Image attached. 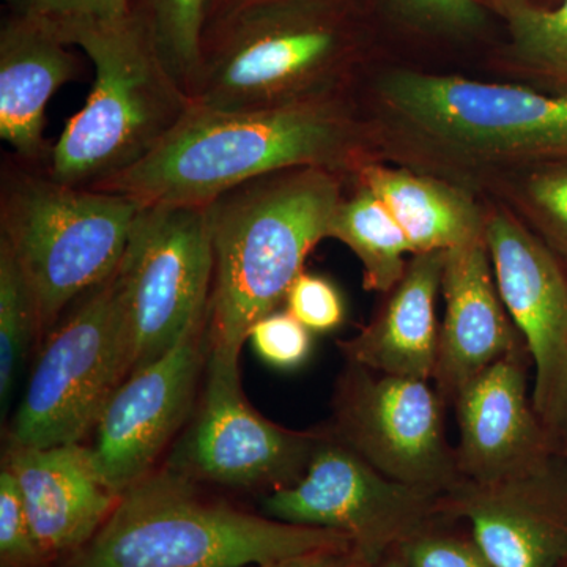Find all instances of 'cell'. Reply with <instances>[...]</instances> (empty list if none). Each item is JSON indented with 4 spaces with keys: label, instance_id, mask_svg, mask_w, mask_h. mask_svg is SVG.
<instances>
[{
    "label": "cell",
    "instance_id": "obj_1",
    "mask_svg": "<svg viewBox=\"0 0 567 567\" xmlns=\"http://www.w3.org/2000/svg\"><path fill=\"white\" fill-rule=\"evenodd\" d=\"M363 126L342 95L248 111L192 106L132 169L93 186L141 205H208L254 178L301 167L360 169Z\"/></svg>",
    "mask_w": 567,
    "mask_h": 567
},
{
    "label": "cell",
    "instance_id": "obj_2",
    "mask_svg": "<svg viewBox=\"0 0 567 567\" xmlns=\"http://www.w3.org/2000/svg\"><path fill=\"white\" fill-rule=\"evenodd\" d=\"M342 174L301 167L254 178L208 204L213 279L207 347L240 357L254 324L286 301L306 257L328 238Z\"/></svg>",
    "mask_w": 567,
    "mask_h": 567
},
{
    "label": "cell",
    "instance_id": "obj_3",
    "mask_svg": "<svg viewBox=\"0 0 567 567\" xmlns=\"http://www.w3.org/2000/svg\"><path fill=\"white\" fill-rule=\"evenodd\" d=\"M324 548L353 544L210 502L166 466L128 488L91 543L54 567H262Z\"/></svg>",
    "mask_w": 567,
    "mask_h": 567
},
{
    "label": "cell",
    "instance_id": "obj_4",
    "mask_svg": "<svg viewBox=\"0 0 567 567\" xmlns=\"http://www.w3.org/2000/svg\"><path fill=\"white\" fill-rule=\"evenodd\" d=\"M141 207L123 194L58 182L48 163L3 156L0 245L31 290L39 336L117 271Z\"/></svg>",
    "mask_w": 567,
    "mask_h": 567
},
{
    "label": "cell",
    "instance_id": "obj_5",
    "mask_svg": "<svg viewBox=\"0 0 567 567\" xmlns=\"http://www.w3.org/2000/svg\"><path fill=\"white\" fill-rule=\"evenodd\" d=\"M54 33L87 54L95 82L52 147L48 171L65 185L93 188L156 151L181 125L193 100L133 14Z\"/></svg>",
    "mask_w": 567,
    "mask_h": 567
},
{
    "label": "cell",
    "instance_id": "obj_6",
    "mask_svg": "<svg viewBox=\"0 0 567 567\" xmlns=\"http://www.w3.org/2000/svg\"><path fill=\"white\" fill-rule=\"evenodd\" d=\"M353 54L346 0L245 11L205 33L193 104L248 111L342 95Z\"/></svg>",
    "mask_w": 567,
    "mask_h": 567
},
{
    "label": "cell",
    "instance_id": "obj_7",
    "mask_svg": "<svg viewBox=\"0 0 567 567\" xmlns=\"http://www.w3.org/2000/svg\"><path fill=\"white\" fill-rule=\"evenodd\" d=\"M380 95L435 147L486 162L567 164V95L417 71L390 74Z\"/></svg>",
    "mask_w": 567,
    "mask_h": 567
},
{
    "label": "cell",
    "instance_id": "obj_8",
    "mask_svg": "<svg viewBox=\"0 0 567 567\" xmlns=\"http://www.w3.org/2000/svg\"><path fill=\"white\" fill-rule=\"evenodd\" d=\"M212 279L208 205H142L115 271L128 333L130 375L207 322Z\"/></svg>",
    "mask_w": 567,
    "mask_h": 567
},
{
    "label": "cell",
    "instance_id": "obj_9",
    "mask_svg": "<svg viewBox=\"0 0 567 567\" xmlns=\"http://www.w3.org/2000/svg\"><path fill=\"white\" fill-rule=\"evenodd\" d=\"M128 375V333L114 274L51 330L11 424L9 445L81 443Z\"/></svg>",
    "mask_w": 567,
    "mask_h": 567
},
{
    "label": "cell",
    "instance_id": "obj_10",
    "mask_svg": "<svg viewBox=\"0 0 567 567\" xmlns=\"http://www.w3.org/2000/svg\"><path fill=\"white\" fill-rule=\"evenodd\" d=\"M267 517L333 529L365 565L399 550L443 522V495L398 483L323 431L305 475L264 498Z\"/></svg>",
    "mask_w": 567,
    "mask_h": 567
},
{
    "label": "cell",
    "instance_id": "obj_11",
    "mask_svg": "<svg viewBox=\"0 0 567 567\" xmlns=\"http://www.w3.org/2000/svg\"><path fill=\"white\" fill-rule=\"evenodd\" d=\"M443 406L445 399L427 380L380 374L347 361L328 432L391 480L445 495L462 476L456 447L446 440Z\"/></svg>",
    "mask_w": 567,
    "mask_h": 567
},
{
    "label": "cell",
    "instance_id": "obj_12",
    "mask_svg": "<svg viewBox=\"0 0 567 567\" xmlns=\"http://www.w3.org/2000/svg\"><path fill=\"white\" fill-rule=\"evenodd\" d=\"M238 361L207 347L203 399L167 468L194 483L270 492L293 486L323 431H290L260 415L246 399Z\"/></svg>",
    "mask_w": 567,
    "mask_h": 567
},
{
    "label": "cell",
    "instance_id": "obj_13",
    "mask_svg": "<svg viewBox=\"0 0 567 567\" xmlns=\"http://www.w3.org/2000/svg\"><path fill=\"white\" fill-rule=\"evenodd\" d=\"M496 286L536 368L533 406L567 456V278L546 241L514 216L486 218Z\"/></svg>",
    "mask_w": 567,
    "mask_h": 567
},
{
    "label": "cell",
    "instance_id": "obj_14",
    "mask_svg": "<svg viewBox=\"0 0 567 567\" xmlns=\"http://www.w3.org/2000/svg\"><path fill=\"white\" fill-rule=\"evenodd\" d=\"M207 361V322L166 354L123 380L93 427L89 457L115 496L151 475L193 409Z\"/></svg>",
    "mask_w": 567,
    "mask_h": 567
},
{
    "label": "cell",
    "instance_id": "obj_15",
    "mask_svg": "<svg viewBox=\"0 0 567 567\" xmlns=\"http://www.w3.org/2000/svg\"><path fill=\"white\" fill-rule=\"evenodd\" d=\"M443 511L468 525L495 567H557L567 555V456L494 483L461 480Z\"/></svg>",
    "mask_w": 567,
    "mask_h": 567
},
{
    "label": "cell",
    "instance_id": "obj_16",
    "mask_svg": "<svg viewBox=\"0 0 567 567\" xmlns=\"http://www.w3.org/2000/svg\"><path fill=\"white\" fill-rule=\"evenodd\" d=\"M527 354L522 349L496 361L454 399L462 480L494 483L537 468L559 454L528 399Z\"/></svg>",
    "mask_w": 567,
    "mask_h": 567
},
{
    "label": "cell",
    "instance_id": "obj_17",
    "mask_svg": "<svg viewBox=\"0 0 567 567\" xmlns=\"http://www.w3.org/2000/svg\"><path fill=\"white\" fill-rule=\"evenodd\" d=\"M2 466L20 488L33 535L52 567L91 543L118 502L81 443L9 445Z\"/></svg>",
    "mask_w": 567,
    "mask_h": 567
},
{
    "label": "cell",
    "instance_id": "obj_18",
    "mask_svg": "<svg viewBox=\"0 0 567 567\" xmlns=\"http://www.w3.org/2000/svg\"><path fill=\"white\" fill-rule=\"evenodd\" d=\"M442 290L446 311L434 379L445 402H454L470 380L527 347L503 303L486 238L445 251Z\"/></svg>",
    "mask_w": 567,
    "mask_h": 567
},
{
    "label": "cell",
    "instance_id": "obj_19",
    "mask_svg": "<svg viewBox=\"0 0 567 567\" xmlns=\"http://www.w3.org/2000/svg\"><path fill=\"white\" fill-rule=\"evenodd\" d=\"M47 24L9 13L0 28V137L25 162L50 163L51 96L81 73L80 59Z\"/></svg>",
    "mask_w": 567,
    "mask_h": 567
},
{
    "label": "cell",
    "instance_id": "obj_20",
    "mask_svg": "<svg viewBox=\"0 0 567 567\" xmlns=\"http://www.w3.org/2000/svg\"><path fill=\"white\" fill-rule=\"evenodd\" d=\"M443 267V251L413 254L379 316L354 338L339 342L347 361L380 374L434 379L439 352L435 300Z\"/></svg>",
    "mask_w": 567,
    "mask_h": 567
},
{
    "label": "cell",
    "instance_id": "obj_21",
    "mask_svg": "<svg viewBox=\"0 0 567 567\" xmlns=\"http://www.w3.org/2000/svg\"><path fill=\"white\" fill-rule=\"evenodd\" d=\"M358 177L393 213L413 254L445 252L484 238L486 218L456 186L377 164H363Z\"/></svg>",
    "mask_w": 567,
    "mask_h": 567
},
{
    "label": "cell",
    "instance_id": "obj_22",
    "mask_svg": "<svg viewBox=\"0 0 567 567\" xmlns=\"http://www.w3.org/2000/svg\"><path fill=\"white\" fill-rule=\"evenodd\" d=\"M328 238L352 249L363 265L365 289L377 292H391L398 286L409 265L405 256L413 254L393 213L364 186L350 199L342 197Z\"/></svg>",
    "mask_w": 567,
    "mask_h": 567
},
{
    "label": "cell",
    "instance_id": "obj_23",
    "mask_svg": "<svg viewBox=\"0 0 567 567\" xmlns=\"http://www.w3.org/2000/svg\"><path fill=\"white\" fill-rule=\"evenodd\" d=\"M210 3L212 0H132L133 17L144 28L164 66L189 96L203 65Z\"/></svg>",
    "mask_w": 567,
    "mask_h": 567
},
{
    "label": "cell",
    "instance_id": "obj_24",
    "mask_svg": "<svg viewBox=\"0 0 567 567\" xmlns=\"http://www.w3.org/2000/svg\"><path fill=\"white\" fill-rule=\"evenodd\" d=\"M39 336L31 290L13 256L0 245V401L9 405L29 344Z\"/></svg>",
    "mask_w": 567,
    "mask_h": 567
},
{
    "label": "cell",
    "instance_id": "obj_25",
    "mask_svg": "<svg viewBox=\"0 0 567 567\" xmlns=\"http://www.w3.org/2000/svg\"><path fill=\"white\" fill-rule=\"evenodd\" d=\"M505 11L517 58L567 87V0L554 9L507 2Z\"/></svg>",
    "mask_w": 567,
    "mask_h": 567
},
{
    "label": "cell",
    "instance_id": "obj_26",
    "mask_svg": "<svg viewBox=\"0 0 567 567\" xmlns=\"http://www.w3.org/2000/svg\"><path fill=\"white\" fill-rule=\"evenodd\" d=\"M524 204L548 248L567 262V164H551L532 174L524 185Z\"/></svg>",
    "mask_w": 567,
    "mask_h": 567
},
{
    "label": "cell",
    "instance_id": "obj_27",
    "mask_svg": "<svg viewBox=\"0 0 567 567\" xmlns=\"http://www.w3.org/2000/svg\"><path fill=\"white\" fill-rule=\"evenodd\" d=\"M447 520L421 533L399 548L409 567H495L472 532H458Z\"/></svg>",
    "mask_w": 567,
    "mask_h": 567
},
{
    "label": "cell",
    "instance_id": "obj_28",
    "mask_svg": "<svg viewBox=\"0 0 567 567\" xmlns=\"http://www.w3.org/2000/svg\"><path fill=\"white\" fill-rule=\"evenodd\" d=\"M0 567H52L33 535L20 488L3 466L0 472Z\"/></svg>",
    "mask_w": 567,
    "mask_h": 567
},
{
    "label": "cell",
    "instance_id": "obj_29",
    "mask_svg": "<svg viewBox=\"0 0 567 567\" xmlns=\"http://www.w3.org/2000/svg\"><path fill=\"white\" fill-rule=\"evenodd\" d=\"M10 13L24 14L61 32L74 25L100 24L128 18L132 0H7Z\"/></svg>",
    "mask_w": 567,
    "mask_h": 567
},
{
    "label": "cell",
    "instance_id": "obj_30",
    "mask_svg": "<svg viewBox=\"0 0 567 567\" xmlns=\"http://www.w3.org/2000/svg\"><path fill=\"white\" fill-rule=\"evenodd\" d=\"M248 341L265 361L276 369H297L312 350L311 331L289 312H271L254 324Z\"/></svg>",
    "mask_w": 567,
    "mask_h": 567
},
{
    "label": "cell",
    "instance_id": "obj_31",
    "mask_svg": "<svg viewBox=\"0 0 567 567\" xmlns=\"http://www.w3.org/2000/svg\"><path fill=\"white\" fill-rule=\"evenodd\" d=\"M287 312L309 331L328 333L344 322V301L322 276L301 274L286 295Z\"/></svg>",
    "mask_w": 567,
    "mask_h": 567
},
{
    "label": "cell",
    "instance_id": "obj_32",
    "mask_svg": "<svg viewBox=\"0 0 567 567\" xmlns=\"http://www.w3.org/2000/svg\"><path fill=\"white\" fill-rule=\"evenodd\" d=\"M406 20L425 29L445 32L475 31L484 22L476 0H390Z\"/></svg>",
    "mask_w": 567,
    "mask_h": 567
},
{
    "label": "cell",
    "instance_id": "obj_33",
    "mask_svg": "<svg viewBox=\"0 0 567 567\" xmlns=\"http://www.w3.org/2000/svg\"><path fill=\"white\" fill-rule=\"evenodd\" d=\"M365 565L354 548H324L297 557L279 559L262 567H361Z\"/></svg>",
    "mask_w": 567,
    "mask_h": 567
},
{
    "label": "cell",
    "instance_id": "obj_34",
    "mask_svg": "<svg viewBox=\"0 0 567 567\" xmlns=\"http://www.w3.org/2000/svg\"><path fill=\"white\" fill-rule=\"evenodd\" d=\"M292 2H305V0H212L205 33L218 28L223 22L229 21L230 18L245 13V11Z\"/></svg>",
    "mask_w": 567,
    "mask_h": 567
},
{
    "label": "cell",
    "instance_id": "obj_35",
    "mask_svg": "<svg viewBox=\"0 0 567 567\" xmlns=\"http://www.w3.org/2000/svg\"><path fill=\"white\" fill-rule=\"evenodd\" d=\"M361 567H409L406 566L404 557L401 551L394 550L385 557L380 558L379 561L371 563V565H363Z\"/></svg>",
    "mask_w": 567,
    "mask_h": 567
},
{
    "label": "cell",
    "instance_id": "obj_36",
    "mask_svg": "<svg viewBox=\"0 0 567 567\" xmlns=\"http://www.w3.org/2000/svg\"><path fill=\"white\" fill-rule=\"evenodd\" d=\"M557 567H567V555L565 558L561 559V561H559V565Z\"/></svg>",
    "mask_w": 567,
    "mask_h": 567
}]
</instances>
